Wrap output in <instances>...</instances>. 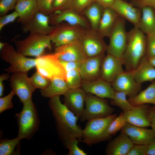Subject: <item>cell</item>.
Segmentation results:
<instances>
[{
  "instance_id": "ffe728a7",
  "label": "cell",
  "mask_w": 155,
  "mask_h": 155,
  "mask_svg": "<svg viewBox=\"0 0 155 155\" xmlns=\"http://www.w3.org/2000/svg\"><path fill=\"white\" fill-rule=\"evenodd\" d=\"M86 93L82 88L69 89L63 95L64 104L79 118L84 109Z\"/></svg>"
},
{
  "instance_id": "9c48e42d",
  "label": "cell",
  "mask_w": 155,
  "mask_h": 155,
  "mask_svg": "<svg viewBox=\"0 0 155 155\" xmlns=\"http://www.w3.org/2000/svg\"><path fill=\"white\" fill-rule=\"evenodd\" d=\"M36 58V70L42 75L50 80L55 78L65 80L66 72L54 53H45Z\"/></svg>"
},
{
  "instance_id": "8fae6325",
  "label": "cell",
  "mask_w": 155,
  "mask_h": 155,
  "mask_svg": "<svg viewBox=\"0 0 155 155\" xmlns=\"http://www.w3.org/2000/svg\"><path fill=\"white\" fill-rule=\"evenodd\" d=\"M96 30L85 29L80 41L87 57L96 56L106 51L107 45Z\"/></svg>"
},
{
  "instance_id": "681fc988",
  "label": "cell",
  "mask_w": 155,
  "mask_h": 155,
  "mask_svg": "<svg viewBox=\"0 0 155 155\" xmlns=\"http://www.w3.org/2000/svg\"><path fill=\"white\" fill-rule=\"evenodd\" d=\"M8 74H3L0 76V97H2L4 91V85L3 83L4 81L9 80L10 78Z\"/></svg>"
},
{
  "instance_id": "d6986e66",
  "label": "cell",
  "mask_w": 155,
  "mask_h": 155,
  "mask_svg": "<svg viewBox=\"0 0 155 155\" xmlns=\"http://www.w3.org/2000/svg\"><path fill=\"white\" fill-rule=\"evenodd\" d=\"M134 144L148 145L153 140L155 133L152 130L126 123L120 130Z\"/></svg>"
},
{
  "instance_id": "83f0119b",
  "label": "cell",
  "mask_w": 155,
  "mask_h": 155,
  "mask_svg": "<svg viewBox=\"0 0 155 155\" xmlns=\"http://www.w3.org/2000/svg\"><path fill=\"white\" fill-rule=\"evenodd\" d=\"M69 89L65 80L59 78H55L50 80L48 86L44 89L41 90L42 96L51 98L64 95Z\"/></svg>"
},
{
  "instance_id": "c3c4849f",
  "label": "cell",
  "mask_w": 155,
  "mask_h": 155,
  "mask_svg": "<svg viewBox=\"0 0 155 155\" xmlns=\"http://www.w3.org/2000/svg\"><path fill=\"white\" fill-rule=\"evenodd\" d=\"M149 119L151 129L155 133V105L150 107Z\"/></svg>"
},
{
  "instance_id": "bcb514c9",
  "label": "cell",
  "mask_w": 155,
  "mask_h": 155,
  "mask_svg": "<svg viewBox=\"0 0 155 155\" xmlns=\"http://www.w3.org/2000/svg\"><path fill=\"white\" fill-rule=\"evenodd\" d=\"M134 6L139 8L149 6L155 9V0H132L131 3Z\"/></svg>"
},
{
  "instance_id": "8992f818",
  "label": "cell",
  "mask_w": 155,
  "mask_h": 155,
  "mask_svg": "<svg viewBox=\"0 0 155 155\" xmlns=\"http://www.w3.org/2000/svg\"><path fill=\"white\" fill-rule=\"evenodd\" d=\"M125 20L119 16L108 37L109 42L106 52L122 58L125 51L127 39V32L125 26Z\"/></svg>"
},
{
  "instance_id": "d6a6232c",
  "label": "cell",
  "mask_w": 155,
  "mask_h": 155,
  "mask_svg": "<svg viewBox=\"0 0 155 155\" xmlns=\"http://www.w3.org/2000/svg\"><path fill=\"white\" fill-rule=\"evenodd\" d=\"M21 139L18 136L13 139H1L0 141V155L18 154L15 149L19 145Z\"/></svg>"
},
{
  "instance_id": "30bf717a",
  "label": "cell",
  "mask_w": 155,
  "mask_h": 155,
  "mask_svg": "<svg viewBox=\"0 0 155 155\" xmlns=\"http://www.w3.org/2000/svg\"><path fill=\"white\" fill-rule=\"evenodd\" d=\"M85 29L82 27L60 24L55 26L49 34L55 47L80 41Z\"/></svg>"
},
{
  "instance_id": "4fadbf2b",
  "label": "cell",
  "mask_w": 155,
  "mask_h": 155,
  "mask_svg": "<svg viewBox=\"0 0 155 155\" xmlns=\"http://www.w3.org/2000/svg\"><path fill=\"white\" fill-rule=\"evenodd\" d=\"M111 85L115 91L123 92L129 98L137 95L141 89V84L135 80L133 71H124L117 77Z\"/></svg>"
},
{
  "instance_id": "52a82bcc",
  "label": "cell",
  "mask_w": 155,
  "mask_h": 155,
  "mask_svg": "<svg viewBox=\"0 0 155 155\" xmlns=\"http://www.w3.org/2000/svg\"><path fill=\"white\" fill-rule=\"evenodd\" d=\"M117 116L116 114H112L88 121L85 127L82 129L81 141L90 146L101 142L107 128Z\"/></svg>"
},
{
  "instance_id": "db71d44e",
  "label": "cell",
  "mask_w": 155,
  "mask_h": 155,
  "mask_svg": "<svg viewBox=\"0 0 155 155\" xmlns=\"http://www.w3.org/2000/svg\"><path fill=\"white\" fill-rule=\"evenodd\" d=\"M7 42H0V51L4 47Z\"/></svg>"
},
{
  "instance_id": "f1b7e54d",
  "label": "cell",
  "mask_w": 155,
  "mask_h": 155,
  "mask_svg": "<svg viewBox=\"0 0 155 155\" xmlns=\"http://www.w3.org/2000/svg\"><path fill=\"white\" fill-rule=\"evenodd\" d=\"M141 9V16L137 27L147 35L155 30V9L149 6Z\"/></svg>"
},
{
  "instance_id": "2e32d148",
  "label": "cell",
  "mask_w": 155,
  "mask_h": 155,
  "mask_svg": "<svg viewBox=\"0 0 155 155\" xmlns=\"http://www.w3.org/2000/svg\"><path fill=\"white\" fill-rule=\"evenodd\" d=\"M104 53L87 57L81 63L79 71L82 81H92L100 78L101 68Z\"/></svg>"
},
{
  "instance_id": "603a6c76",
  "label": "cell",
  "mask_w": 155,
  "mask_h": 155,
  "mask_svg": "<svg viewBox=\"0 0 155 155\" xmlns=\"http://www.w3.org/2000/svg\"><path fill=\"white\" fill-rule=\"evenodd\" d=\"M111 8L119 16L129 22L134 26H137L141 16V9L124 0H116Z\"/></svg>"
},
{
  "instance_id": "f35d334b",
  "label": "cell",
  "mask_w": 155,
  "mask_h": 155,
  "mask_svg": "<svg viewBox=\"0 0 155 155\" xmlns=\"http://www.w3.org/2000/svg\"><path fill=\"white\" fill-rule=\"evenodd\" d=\"M15 94L14 92L11 90L10 92L6 96L0 97V113L6 110L11 109L13 107V105L12 100L13 96Z\"/></svg>"
},
{
  "instance_id": "74e56055",
  "label": "cell",
  "mask_w": 155,
  "mask_h": 155,
  "mask_svg": "<svg viewBox=\"0 0 155 155\" xmlns=\"http://www.w3.org/2000/svg\"><path fill=\"white\" fill-rule=\"evenodd\" d=\"M146 35V56L155 57V30Z\"/></svg>"
},
{
  "instance_id": "484cf974",
  "label": "cell",
  "mask_w": 155,
  "mask_h": 155,
  "mask_svg": "<svg viewBox=\"0 0 155 155\" xmlns=\"http://www.w3.org/2000/svg\"><path fill=\"white\" fill-rule=\"evenodd\" d=\"M133 71L135 80L140 84L155 80V67L149 62L146 55Z\"/></svg>"
},
{
  "instance_id": "4dcf8cb0",
  "label": "cell",
  "mask_w": 155,
  "mask_h": 155,
  "mask_svg": "<svg viewBox=\"0 0 155 155\" xmlns=\"http://www.w3.org/2000/svg\"><path fill=\"white\" fill-rule=\"evenodd\" d=\"M104 9L95 1L88 6L83 12L89 21L91 29L97 30Z\"/></svg>"
},
{
  "instance_id": "ee69618b",
  "label": "cell",
  "mask_w": 155,
  "mask_h": 155,
  "mask_svg": "<svg viewBox=\"0 0 155 155\" xmlns=\"http://www.w3.org/2000/svg\"><path fill=\"white\" fill-rule=\"evenodd\" d=\"M18 18V14L15 10L11 13L0 16V30L6 25L13 22Z\"/></svg>"
},
{
  "instance_id": "44dd1931",
  "label": "cell",
  "mask_w": 155,
  "mask_h": 155,
  "mask_svg": "<svg viewBox=\"0 0 155 155\" xmlns=\"http://www.w3.org/2000/svg\"><path fill=\"white\" fill-rule=\"evenodd\" d=\"M150 107L146 104L134 106L132 109L122 112L123 115L126 123L146 128L150 126Z\"/></svg>"
},
{
  "instance_id": "8d00e7d4",
  "label": "cell",
  "mask_w": 155,
  "mask_h": 155,
  "mask_svg": "<svg viewBox=\"0 0 155 155\" xmlns=\"http://www.w3.org/2000/svg\"><path fill=\"white\" fill-rule=\"evenodd\" d=\"M79 140L76 138L69 139L63 143L65 147L69 150L68 155H86L84 151L80 148L78 146Z\"/></svg>"
},
{
  "instance_id": "f6af8a7d",
  "label": "cell",
  "mask_w": 155,
  "mask_h": 155,
  "mask_svg": "<svg viewBox=\"0 0 155 155\" xmlns=\"http://www.w3.org/2000/svg\"><path fill=\"white\" fill-rule=\"evenodd\" d=\"M148 145H134L127 155H147Z\"/></svg>"
},
{
  "instance_id": "7bdbcfd3",
  "label": "cell",
  "mask_w": 155,
  "mask_h": 155,
  "mask_svg": "<svg viewBox=\"0 0 155 155\" xmlns=\"http://www.w3.org/2000/svg\"><path fill=\"white\" fill-rule=\"evenodd\" d=\"M73 0H54L52 5L53 13L69 8Z\"/></svg>"
},
{
  "instance_id": "1f68e13d",
  "label": "cell",
  "mask_w": 155,
  "mask_h": 155,
  "mask_svg": "<svg viewBox=\"0 0 155 155\" xmlns=\"http://www.w3.org/2000/svg\"><path fill=\"white\" fill-rule=\"evenodd\" d=\"M126 123L122 112L117 116L110 123L105 131L101 140V142L107 140L124 127Z\"/></svg>"
},
{
  "instance_id": "ba28073f",
  "label": "cell",
  "mask_w": 155,
  "mask_h": 155,
  "mask_svg": "<svg viewBox=\"0 0 155 155\" xmlns=\"http://www.w3.org/2000/svg\"><path fill=\"white\" fill-rule=\"evenodd\" d=\"M114 109L105 98L86 93L85 107L80 118L82 121L104 117L112 114Z\"/></svg>"
},
{
  "instance_id": "4316f807",
  "label": "cell",
  "mask_w": 155,
  "mask_h": 155,
  "mask_svg": "<svg viewBox=\"0 0 155 155\" xmlns=\"http://www.w3.org/2000/svg\"><path fill=\"white\" fill-rule=\"evenodd\" d=\"M118 16L117 13L111 7L104 9L97 30L102 37H108Z\"/></svg>"
},
{
  "instance_id": "7a4b0ae2",
  "label": "cell",
  "mask_w": 155,
  "mask_h": 155,
  "mask_svg": "<svg viewBox=\"0 0 155 155\" xmlns=\"http://www.w3.org/2000/svg\"><path fill=\"white\" fill-rule=\"evenodd\" d=\"M137 27L127 32V45L122 57L126 71H132L146 55V36Z\"/></svg>"
},
{
  "instance_id": "11a10c76",
  "label": "cell",
  "mask_w": 155,
  "mask_h": 155,
  "mask_svg": "<svg viewBox=\"0 0 155 155\" xmlns=\"http://www.w3.org/2000/svg\"><path fill=\"white\" fill-rule=\"evenodd\" d=\"M23 0H18V1H23Z\"/></svg>"
},
{
  "instance_id": "cb8c5ba5",
  "label": "cell",
  "mask_w": 155,
  "mask_h": 155,
  "mask_svg": "<svg viewBox=\"0 0 155 155\" xmlns=\"http://www.w3.org/2000/svg\"><path fill=\"white\" fill-rule=\"evenodd\" d=\"M134 145L127 135L121 133L108 143L105 152L107 155H127Z\"/></svg>"
},
{
  "instance_id": "d4e9b609",
  "label": "cell",
  "mask_w": 155,
  "mask_h": 155,
  "mask_svg": "<svg viewBox=\"0 0 155 155\" xmlns=\"http://www.w3.org/2000/svg\"><path fill=\"white\" fill-rule=\"evenodd\" d=\"M14 9L18 15V22L22 25L30 20L39 11L36 0L18 1Z\"/></svg>"
},
{
  "instance_id": "816d5d0a",
  "label": "cell",
  "mask_w": 155,
  "mask_h": 155,
  "mask_svg": "<svg viewBox=\"0 0 155 155\" xmlns=\"http://www.w3.org/2000/svg\"><path fill=\"white\" fill-rule=\"evenodd\" d=\"M147 155H155V137L152 141L148 145Z\"/></svg>"
},
{
  "instance_id": "7c38bea8",
  "label": "cell",
  "mask_w": 155,
  "mask_h": 155,
  "mask_svg": "<svg viewBox=\"0 0 155 155\" xmlns=\"http://www.w3.org/2000/svg\"><path fill=\"white\" fill-rule=\"evenodd\" d=\"M28 72L13 73L10 78V86L20 101L23 103L32 99L36 89L31 84Z\"/></svg>"
},
{
  "instance_id": "f5cc1de1",
  "label": "cell",
  "mask_w": 155,
  "mask_h": 155,
  "mask_svg": "<svg viewBox=\"0 0 155 155\" xmlns=\"http://www.w3.org/2000/svg\"><path fill=\"white\" fill-rule=\"evenodd\" d=\"M147 58L150 63L155 67V57H147Z\"/></svg>"
},
{
  "instance_id": "ac0fdd59",
  "label": "cell",
  "mask_w": 155,
  "mask_h": 155,
  "mask_svg": "<svg viewBox=\"0 0 155 155\" xmlns=\"http://www.w3.org/2000/svg\"><path fill=\"white\" fill-rule=\"evenodd\" d=\"M50 25L56 26L65 22L68 24L87 28L88 24L85 19L73 9L68 8L49 16Z\"/></svg>"
},
{
  "instance_id": "7dc6e473",
  "label": "cell",
  "mask_w": 155,
  "mask_h": 155,
  "mask_svg": "<svg viewBox=\"0 0 155 155\" xmlns=\"http://www.w3.org/2000/svg\"><path fill=\"white\" fill-rule=\"evenodd\" d=\"M59 61L66 72L74 69H79L81 62L75 61Z\"/></svg>"
},
{
  "instance_id": "b9f144b4",
  "label": "cell",
  "mask_w": 155,
  "mask_h": 155,
  "mask_svg": "<svg viewBox=\"0 0 155 155\" xmlns=\"http://www.w3.org/2000/svg\"><path fill=\"white\" fill-rule=\"evenodd\" d=\"M18 0H0V16L6 15L9 11L15 9Z\"/></svg>"
},
{
  "instance_id": "5b68a950",
  "label": "cell",
  "mask_w": 155,
  "mask_h": 155,
  "mask_svg": "<svg viewBox=\"0 0 155 155\" xmlns=\"http://www.w3.org/2000/svg\"><path fill=\"white\" fill-rule=\"evenodd\" d=\"M0 57L10 65L9 67L4 69L8 73L28 72L36 67V58H29L24 56L7 42L1 50Z\"/></svg>"
},
{
  "instance_id": "9f6ffc18",
  "label": "cell",
  "mask_w": 155,
  "mask_h": 155,
  "mask_svg": "<svg viewBox=\"0 0 155 155\" xmlns=\"http://www.w3.org/2000/svg\"><path fill=\"white\" fill-rule=\"evenodd\" d=\"M124 0L126 1V0Z\"/></svg>"
},
{
  "instance_id": "f546056e",
  "label": "cell",
  "mask_w": 155,
  "mask_h": 155,
  "mask_svg": "<svg viewBox=\"0 0 155 155\" xmlns=\"http://www.w3.org/2000/svg\"><path fill=\"white\" fill-rule=\"evenodd\" d=\"M128 100L133 106L148 104L155 105V80L135 96L129 98Z\"/></svg>"
},
{
  "instance_id": "d590c367",
  "label": "cell",
  "mask_w": 155,
  "mask_h": 155,
  "mask_svg": "<svg viewBox=\"0 0 155 155\" xmlns=\"http://www.w3.org/2000/svg\"><path fill=\"white\" fill-rule=\"evenodd\" d=\"M29 78L31 84L36 89L38 88L41 90L45 88L49 84L51 80L37 71Z\"/></svg>"
},
{
  "instance_id": "ab89813d",
  "label": "cell",
  "mask_w": 155,
  "mask_h": 155,
  "mask_svg": "<svg viewBox=\"0 0 155 155\" xmlns=\"http://www.w3.org/2000/svg\"><path fill=\"white\" fill-rule=\"evenodd\" d=\"M95 0H73L69 8L80 14Z\"/></svg>"
},
{
  "instance_id": "e0dca14e",
  "label": "cell",
  "mask_w": 155,
  "mask_h": 155,
  "mask_svg": "<svg viewBox=\"0 0 155 155\" xmlns=\"http://www.w3.org/2000/svg\"><path fill=\"white\" fill-rule=\"evenodd\" d=\"M50 25L49 16L38 11L30 20L22 25L21 28L24 33L49 35L55 27Z\"/></svg>"
},
{
  "instance_id": "60d3db41",
  "label": "cell",
  "mask_w": 155,
  "mask_h": 155,
  "mask_svg": "<svg viewBox=\"0 0 155 155\" xmlns=\"http://www.w3.org/2000/svg\"><path fill=\"white\" fill-rule=\"evenodd\" d=\"M54 0H36L39 11L49 16L53 14L52 5Z\"/></svg>"
},
{
  "instance_id": "7402d4cb",
  "label": "cell",
  "mask_w": 155,
  "mask_h": 155,
  "mask_svg": "<svg viewBox=\"0 0 155 155\" xmlns=\"http://www.w3.org/2000/svg\"><path fill=\"white\" fill-rule=\"evenodd\" d=\"M81 88L86 93L111 100L115 91L111 83L101 78L91 81H82Z\"/></svg>"
},
{
  "instance_id": "836d02e7",
  "label": "cell",
  "mask_w": 155,
  "mask_h": 155,
  "mask_svg": "<svg viewBox=\"0 0 155 155\" xmlns=\"http://www.w3.org/2000/svg\"><path fill=\"white\" fill-rule=\"evenodd\" d=\"M127 96L123 92L115 91L113 98L111 99V104L119 107L123 111L131 109L134 106L132 105L127 99Z\"/></svg>"
},
{
  "instance_id": "f907efd6",
  "label": "cell",
  "mask_w": 155,
  "mask_h": 155,
  "mask_svg": "<svg viewBox=\"0 0 155 155\" xmlns=\"http://www.w3.org/2000/svg\"><path fill=\"white\" fill-rule=\"evenodd\" d=\"M116 0H95L104 8L111 7Z\"/></svg>"
},
{
  "instance_id": "9a60e30c",
  "label": "cell",
  "mask_w": 155,
  "mask_h": 155,
  "mask_svg": "<svg viewBox=\"0 0 155 155\" xmlns=\"http://www.w3.org/2000/svg\"><path fill=\"white\" fill-rule=\"evenodd\" d=\"M54 53L62 61L82 62L87 57L80 41L56 46Z\"/></svg>"
},
{
  "instance_id": "6da1fadb",
  "label": "cell",
  "mask_w": 155,
  "mask_h": 155,
  "mask_svg": "<svg viewBox=\"0 0 155 155\" xmlns=\"http://www.w3.org/2000/svg\"><path fill=\"white\" fill-rule=\"evenodd\" d=\"M49 104L55 119L59 135L63 143L71 138L81 141L82 129L77 123L79 118L60 99L59 96L50 98Z\"/></svg>"
},
{
  "instance_id": "e575fe53",
  "label": "cell",
  "mask_w": 155,
  "mask_h": 155,
  "mask_svg": "<svg viewBox=\"0 0 155 155\" xmlns=\"http://www.w3.org/2000/svg\"><path fill=\"white\" fill-rule=\"evenodd\" d=\"M65 80L69 89L81 88L82 80L79 69L66 72Z\"/></svg>"
},
{
  "instance_id": "277c9868",
  "label": "cell",
  "mask_w": 155,
  "mask_h": 155,
  "mask_svg": "<svg viewBox=\"0 0 155 155\" xmlns=\"http://www.w3.org/2000/svg\"><path fill=\"white\" fill-rule=\"evenodd\" d=\"M16 50L26 56L37 58L45 54L46 49L51 50L52 41L49 35L30 34L22 40H13Z\"/></svg>"
},
{
  "instance_id": "5bb4252c",
  "label": "cell",
  "mask_w": 155,
  "mask_h": 155,
  "mask_svg": "<svg viewBox=\"0 0 155 155\" xmlns=\"http://www.w3.org/2000/svg\"><path fill=\"white\" fill-rule=\"evenodd\" d=\"M121 58L107 54L104 57L101 64L100 78L111 83L124 71Z\"/></svg>"
},
{
  "instance_id": "3957f363",
  "label": "cell",
  "mask_w": 155,
  "mask_h": 155,
  "mask_svg": "<svg viewBox=\"0 0 155 155\" xmlns=\"http://www.w3.org/2000/svg\"><path fill=\"white\" fill-rule=\"evenodd\" d=\"M23 104L21 111L15 115L18 127V136L21 140H29L38 131L40 122L37 109L32 100Z\"/></svg>"
}]
</instances>
